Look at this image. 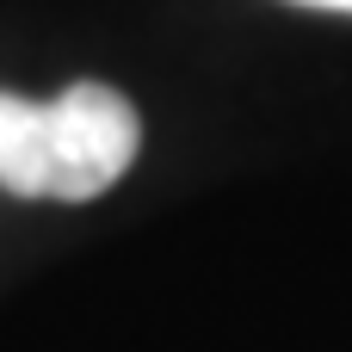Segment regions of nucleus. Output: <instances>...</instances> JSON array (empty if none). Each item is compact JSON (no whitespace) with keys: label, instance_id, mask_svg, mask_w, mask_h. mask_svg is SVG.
I'll return each mask as SVG.
<instances>
[{"label":"nucleus","instance_id":"1","mask_svg":"<svg viewBox=\"0 0 352 352\" xmlns=\"http://www.w3.org/2000/svg\"><path fill=\"white\" fill-rule=\"evenodd\" d=\"M142 148V118L118 87L74 80L56 99L0 93V186L12 198L87 204L111 192Z\"/></svg>","mask_w":352,"mask_h":352},{"label":"nucleus","instance_id":"2","mask_svg":"<svg viewBox=\"0 0 352 352\" xmlns=\"http://www.w3.org/2000/svg\"><path fill=\"white\" fill-rule=\"evenodd\" d=\"M291 6H316V12H352V0H291Z\"/></svg>","mask_w":352,"mask_h":352}]
</instances>
